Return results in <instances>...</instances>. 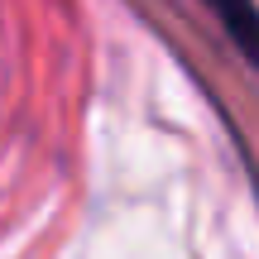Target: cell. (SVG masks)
<instances>
[{
    "mask_svg": "<svg viewBox=\"0 0 259 259\" xmlns=\"http://www.w3.org/2000/svg\"><path fill=\"white\" fill-rule=\"evenodd\" d=\"M202 5L221 19V29L235 38V48L250 63H259V5L254 0H202Z\"/></svg>",
    "mask_w": 259,
    "mask_h": 259,
    "instance_id": "6da1fadb",
    "label": "cell"
}]
</instances>
